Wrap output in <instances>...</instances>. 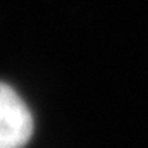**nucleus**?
<instances>
[{"instance_id":"nucleus-1","label":"nucleus","mask_w":148,"mask_h":148,"mask_svg":"<svg viewBox=\"0 0 148 148\" xmlns=\"http://www.w3.org/2000/svg\"><path fill=\"white\" fill-rule=\"evenodd\" d=\"M33 134V117L21 97L0 83V148H23Z\"/></svg>"}]
</instances>
